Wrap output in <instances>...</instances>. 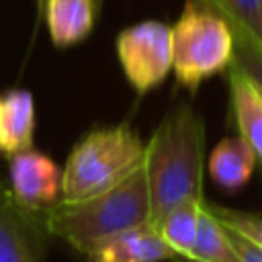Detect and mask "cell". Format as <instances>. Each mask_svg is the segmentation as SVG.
Segmentation results:
<instances>
[{"label":"cell","instance_id":"cell-10","mask_svg":"<svg viewBox=\"0 0 262 262\" xmlns=\"http://www.w3.org/2000/svg\"><path fill=\"white\" fill-rule=\"evenodd\" d=\"M35 102L33 94L12 88L0 94V154L6 158L33 147Z\"/></svg>","mask_w":262,"mask_h":262},{"label":"cell","instance_id":"cell-2","mask_svg":"<svg viewBox=\"0 0 262 262\" xmlns=\"http://www.w3.org/2000/svg\"><path fill=\"white\" fill-rule=\"evenodd\" d=\"M151 203L145 170L84 199H61L41 213L43 231L61 237L74 250L88 254L104 239L151 223Z\"/></svg>","mask_w":262,"mask_h":262},{"label":"cell","instance_id":"cell-7","mask_svg":"<svg viewBox=\"0 0 262 262\" xmlns=\"http://www.w3.org/2000/svg\"><path fill=\"white\" fill-rule=\"evenodd\" d=\"M41 215L25 211L0 180V262H45Z\"/></svg>","mask_w":262,"mask_h":262},{"label":"cell","instance_id":"cell-11","mask_svg":"<svg viewBox=\"0 0 262 262\" xmlns=\"http://www.w3.org/2000/svg\"><path fill=\"white\" fill-rule=\"evenodd\" d=\"M229 92L237 131L262 160V90L237 63H231Z\"/></svg>","mask_w":262,"mask_h":262},{"label":"cell","instance_id":"cell-5","mask_svg":"<svg viewBox=\"0 0 262 262\" xmlns=\"http://www.w3.org/2000/svg\"><path fill=\"white\" fill-rule=\"evenodd\" d=\"M121 70L137 94L158 88L172 70V29L160 20H141L117 35Z\"/></svg>","mask_w":262,"mask_h":262},{"label":"cell","instance_id":"cell-12","mask_svg":"<svg viewBox=\"0 0 262 262\" xmlns=\"http://www.w3.org/2000/svg\"><path fill=\"white\" fill-rule=\"evenodd\" d=\"M256 162V151L242 135L225 137L213 147L209 156V174L217 186L225 190H237L248 184Z\"/></svg>","mask_w":262,"mask_h":262},{"label":"cell","instance_id":"cell-18","mask_svg":"<svg viewBox=\"0 0 262 262\" xmlns=\"http://www.w3.org/2000/svg\"><path fill=\"white\" fill-rule=\"evenodd\" d=\"M229 233H231V242H233L239 262H262V246H258L256 242L248 239L246 235H242L233 229H229Z\"/></svg>","mask_w":262,"mask_h":262},{"label":"cell","instance_id":"cell-4","mask_svg":"<svg viewBox=\"0 0 262 262\" xmlns=\"http://www.w3.org/2000/svg\"><path fill=\"white\" fill-rule=\"evenodd\" d=\"M235 35L227 18L207 0H186L172 27V70L176 82L194 90L233 63Z\"/></svg>","mask_w":262,"mask_h":262},{"label":"cell","instance_id":"cell-1","mask_svg":"<svg viewBox=\"0 0 262 262\" xmlns=\"http://www.w3.org/2000/svg\"><path fill=\"white\" fill-rule=\"evenodd\" d=\"M205 123L190 104L168 111L145 143L143 170L156 225L176 203L203 196Z\"/></svg>","mask_w":262,"mask_h":262},{"label":"cell","instance_id":"cell-3","mask_svg":"<svg viewBox=\"0 0 262 262\" xmlns=\"http://www.w3.org/2000/svg\"><path fill=\"white\" fill-rule=\"evenodd\" d=\"M145 143L127 125L100 127L86 133L63 166V199H84L106 190L143 168Z\"/></svg>","mask_w":262,"mask_h":262},{"label":"cell","instance_id":"cell-8","mask_svg":"<svg viewBox=\"0 0 262 262\" xmlns=\"http://www.w3.org/2000/svg\"><path fill=\"white\" fill-rule=\"evenodd\" d=\"M154 223H145L113 235L86 254V262H162L174 258Z\"/></svg>","mask_w":262,"mask_h":262},{"label":"cell","instance_id":"cell-16","mask_svg":"<svg viewBox=\"0 0 262 262\" xmlns=\"http://www.w3.org/2000/svg\"><path fill=\"white\" fill-rule=\"evenodd\" d=\"M207 205L229 229H233V231L246 235L248 239L256 242L258 246H262V215L235 211V209H227V207H217L211 203H207Z\"/></svg>","mask_w":262,"mask_h":262},{"label":"cell","instance_id":"cell-13","mask_svg":"<svg viewBox=\"0 0 262 262\" xmlns=\"http://www.w3.org/2000/svg\"><path fill=\"white\" fill-rule=\"evenodd\" d=\"M205 199H184L176 203L158 223V231L162 233L164 242L174 250L176 256L186 258L192 252L199 233V219L203 211Z\"/></svg>","mask_w":262,"mask_h":262},{"label":"cell","instance_id":"cell-17","mask_svg":"<svg viewBox=\"0 0 262 262\" xmlns=\"http://www.w3.org/2000/svg\"><path fill=\"white\" fill-rule=\"evenodd\" d=\"M233 35H235L233 63H237L262 90V47L242 31H233Z\"/></svg>","mask_w":262,"mask_h":262},{"label":"cell","instance_id":"cell-15","mask_svg":"<svg viewBox=\"0 0 262 262\" xmlns=\"http://www.w3.org/2000/svg\"><path fill=\"white\" fill-rule=\"evenodd\" d=\"M233 31L246 33L262 47V0H207Z\"/></svg>","mask_w":262,"mask_h":262},{"label":"cell","instance_id":"cell-6","mask_svg":"<svg viewBox=\"0 0 262 262\" xmlns=\"http://www.w3.org/2000/svg\"><path fill=\"white\" fill-rule=\"evenodd\" d=\"M8 182L14 201L35 215L63 199V168L35 147L8 156Z\"/></svg>","mask_w":262,"mask_h":262},{"label":"cell","instance_id":"cell-14","mask_svg":"<svg viewBox=\"0 0 262 262\" xmlns=\"http://www.w3.org/2000/svg\"><path fill=\"white\" fill-rule=\"evenodd\" d=\"M190 262H239L227 225L209 209L207 201L199 219V233L188 256Z\"/></svg>","mask_w":262,"mask_h":262},{"label":"cell","instance_id":"cell-9","mask_svg":"<svg viewBox=\"0 0 262 262\" xmlns=\"http://www.w3.org/2000/svg\"><path fill=\"white\" fill-rule=\"evenodd\" d=\"M102 0H41L45 25L55 47H72L86 39L98 18Z\"/></svg>","mask_w":262,"mask_h":262}]
</instances>
